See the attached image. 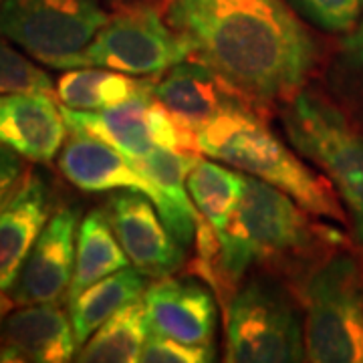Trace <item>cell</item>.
I'll return each instance as SVG.
<instances>
[{
  "label": "cell",
  "instance_id": "cell-1",
  "mask_svg": "<svg viewBox=\"0 0 363 363\" xmlns=\"http://www.w3.org/2000/svg\"><path fill=\"white\" fill-rule=\"evenodd\" d=\"M192 55L238 95L291 97L315 63L305 26L281 0H169Z\"/></svg>",
  "mask_w": 363,
  "mask_h": 363
},
{
  "label": "cell",
  "instance_id": "cell-2",
  "mask_svg": "<svg viewBox=\"0 0 363 363\" xmlns=\"http://www.w3.org/2000/svg\"><path fill=\"white\" fill-rule=\"evenodd\" d=\"M198 152L222 160L289 194L305 212L343 222L345 214L329 184L240 104L220 111L198 130Z\"/></svg>",
  "mask_w": 363,
  "mask_h": 363
},
{
  "label": "cell",
  "instance_id": "cell-3",
  "mask_svg": "<svg viewBox=\"0 0 363 363\" xmlns=\"http://www.w3.org/2000/svg\"><path fill=\"white\" fill-rule=\"evenodd\" d=\"M218 238L222 272L238 281L257 262L307 247L311 224L291 196L259 178H248Z\"/></svg>",
  "mask_w": 363,
  "mask_h": 363
},
{
  "label": "cell",
  "instance_id": "cell-4",
  "mask_svg": "<svg viewBox=\"0 0 363 363\" xmlns=\"http://www.w3.org/2000/svg\"><path fill=\"white\" fill-rule=\"evenodd\" d=\"M305 355L315 363L363 362V272L337 255L313 272L307 289Z\"/></svg>",
  "mask_w": 363,
  "mask_h": 363
},
{
  "label": "cell",
  "instance_id": "cell-5",
  "mask_svg": "<svg viewBox=\"0 0 363 363\" xmlns=\"http://www.w3.org/2000/svg\"><path fill=\"white\" fill-rule=\"evenodd\" d=\"M289 140L337 188L363 247V131L333 105L301 93L283 113Z\"/></svg>",
  "mask_w": 363,
  "mask_h": 363
},
{
  "label": "cell",
  "instance_id": "cell-6",
  "mask_svg": "<svg viewBox=\"0 0 363 363\" xmlns=\"http://www.w3.org/2000/svg\"><path fill=\"white\" fill-rule=\"evenodd\" d=\"M107 21L99 0H0V37L57 69H71Z\"/></svg>",
  "mask_w": 363,
  "mask_h": 363
},
{
  "label": "cell",
  "instance_id": "cell-7",
  "mask_svg": "<svg viewBox=\"0 0 363 363\" xmlns=\"http://www.w3.org/2000/svg\"><path fill=\"white\" fill-rule=\"evenodd\" d=\"M305 355V333L293 301L277 285L255 279L228 307L226 362L286 363Z\"/></svg>",
  "mask_w": 363,
  "mask_h": 363
},
{
  "label": "cell",
  "instance_id": "cell-8",
  "mask_svg": "<svg viewBox=\"0 0 363 363\" xmlns=\"http://www.w3.org/2000/svg\"><path fill=\"white\" fill-rule=\"evenodd\" d=\"M190 43L152 9L116 14L73 59L75 67H104L128 75H156L186 61Z\"/></svg>",
  "mask_w": 363,
  "mask_h": 363
},
{
  "label": "cell",
  "instance_id": "cell-9",
  "mask_svg": "<svg viewBox=\"0 0 363 363\" xmlns=\"http://www.w3.org/2000/svg\"><path fill=\"white\" fill-rule=\"evenodd\" d=\"M57 164L67 180L85 192H142L156 204L162 220L180 245H190L194 240L198 220L182 214L130 157L123 156L119 150L105 143L104 140L85 131H73L71 140L61 147Z\"/></svg>",
  "mask_w": 363,
  "mask_h": 363
},
{
  "label": "cell",
  "instance_id": "cell-10",
  "mask_svg": "<svg viewBox=\"0 0 363 363\" xmlns=\"http://www.w3.org/2000/svg\"><path fill=\"white\" fill-rule=\"evenodd\" d=\"M105 212L119 245L138 271L162 279L180 269L184 252L147 196L123 190L109 198Z\"/></svg>",
  "mask_w": 363,
  "mask_h": 363
},
{
  "label": "cell",
  "instance_id": "cell-11",
  "mask_svg": "<svg viewBox=\"0 0 363 363\" xmlns=\"http://www.w3.org/2000/svg\"><path fill=\"white\" fill-rule=\"evenodd\" d=\"M77 230L79 214L73 208H61L49 218L11 289L16 305L61 303L67 297L75 271Z\"/></svg>",
  "mask_w": 363,
  "mask_h": 363
},
{
  "label": "cell",
  "instance_id": "cell-12",
  "mask_svg": "<svg viewBox=\"0 0 363 363\" xmlns=\"http://www.w3.org/2000/svg\"><path fill=\"white\" fill-rule=\"evenodd\" d=\"M75 350L71 317L59 303L25 305L0 325V363H63Z\"/></svg>",
  "mask_w": 363,
  "mask_h": 363
},
{
  "label": "cell",
  "instance_id": "cell-13",
  "mask_svg": "<svg viewBox=\"0 0 363 363\" xmlns=\"http://www.w3.org/2000/svg\"><path fill=\"white\" fill-rule=\"evenodd\" d=\"M65 117L49 93H0V145L47 164L65 145Z\"/></svg>",
  "mask_w": 363,
  "mask_h": 363
},
{
  "label": "cell",
  "instance_id": "cell-14",
  "mask_svg": "<svg viewBox=\"0 0 363 363\" xmlns=\"http://www.w3.org/2000/svg\"><path fill=\"white\" fill-rule=\"evenodd\" d=\"M143 305L152 331L188 345L212 347L216 305L202 285L188 279L162 277L154 285H147Z\"/></svg>",
  "mask_w": 363,
  "mask_h": 363
},
{
  "label": "cell",
  "instance_id": "cell-15",
  "mask_svg": "<svg viewBox=\"0 0 363 363\" xmlns=\"http://www.w3.org/2000/svg\"><path fill=\"white\" fill-rule=\"evenodd\" d=\"M51 190L39 174H26L0 204V291H11L45 224Z\"/></svg>",
  "mask_w": 363,
  "mask_h": 363
},
{
  "label": "cell",
  "instance_id": "cell-16",
  "mask_svg": "<svg viewBox=\"0 0 363 363\" xmlns=\"http://www.w3.org/2000/svg\"><path fill=\"white\" fill-rule=\"evenodd\" d=\"M233 91L206 65L184 61L168 69L157 83H152V97L196 135L210 119L238 104L230 95Z\"/></svg>",
  "mask_w": 363,
  "mask_h": 363
},
{
  "label": "cell",
  "instance_id": "cell-17",
  "mask_svg": "<svg viewBox=\"0 0 363 363\" xmlns=\"http://www.w3.org/2000/svg\"><path fill=\"white\" fill-rule=\"evenodd\" d=\"M152 101L154 97L147 93L97 111H81L61 105V113L71 131L91 133L113 145L131 162H138L157 147L150 128Z\"/></svg>",
  "mask_w": 363,
  "mask_h": 363
},
{
  "label": "cell",
  "instance_id": "cell-18",
  "mask_svg": "<svg viewBox=\"0 0 363 363\" xmlns=\"http://www.w3.org/2000/svg\"><path fill=\"white\" fill-rule=\"evenodd\" d=\"M145 289V274L130 264L113 274H107L105 279L79 293L69 303V317L77 345H83L111 315L123 309L128 303L142 298Z\"/></svg>",
  "mask_w": 363,
  "mask_h": 363
},
{
  "label": "cell",
  "instance_id": "cell-19",
  "mask_svg": "<svg viewBox=\"0 0 363 363\" xmlns=\"http://www.w3.org/2000/svg\"><path fill=\"white\" fill-rule=\"evenodd\" d=\"M130 264V259L119 245L113 226L107 218V212L105 210L89 212L79 224L75 271L67 293V303H71L89 285Z\"/></svg>",
  "mask_w": 363,
  "mask_h": 363
},
{
  "label": "cell",
  "instance_id": "cell-20",
  "mask_svg": "<svg viewBox=\"0 0 363 363\" xmlns=\"http://www.w3.org/2000/svg\"><path fill=\"white\" fill-rule=\"evenodd\" d=\"M147 93H152V83L104 67H81L65 73L57 83V97L61 105L81 111L105 109Z\"/></svg>",
  "mask_w": 363,
  "mask_h": 363
},
{
  "label": "cell",
  "instance_id": "cell-21",
  "mask_svg": "<svg viewBox=\"0 0 363 363\" xmlns=\"http://www.w3.org/2000/svg\"><path fill=\"white\" fill-rule=\"evenodd\" d=\"M152 327L143 297L128 303L111 315L79 351L81 363H133L140 362L142 347Z\"/></svg>",
  "mask_w": 363,
  "mask_h": 363
},
{
  "label": "cell",
  "instance_id": "cell-22",
  "mask_svg": "<svg viewBox=\"0 0 363 363\" xmlns=\"http://www.w3.org/2000/svg\"><path fill=\"white\" fill-rule=\"evenodd\" d=\"M247 182L248 178L238 172L222 168L214 162L198 160L188 174V192L198 212L220 234L240 202Z\"/></svg>",
  "mask_w": 363,
  "mask_h": 363
},
{
  "label": "cell",
  "instance_id": "cell-23",
  "mask_svg": "<svg viewBox=\"0 0 363 363\" xmlns=\"http://www.w3.org/2000/svg\"><path fill=\"white\" fill-rule=\"evenodd\" d=\"M196 162H198V157L190 156L186 152L156 147L147 156L133 162V164L154 182L157 190L166 196L182 214H186L192 220H198L200 212L192 204V198L188 192V174L192 172Z\"/></svg>",
  "mask_w": 363,
  "mask_h": 363
},
{
  "label": "cell",
  "instance_id": "cell-24",
  "mask_svg": "<svg viewBox=\"0 0 363 363\" xmlns=\"http://www.w3.org/2000/svg\"><path fill=\"white\" fill-rule=\"evenodd\" d=\"M331 85L355 119L363 121V18L341 43L331 67Z\"/></svg>",
  "mask_w": 363,
  "mask_h": 363
},
{
  "label": "cell",
  "instance_id": "cell-25",
  "mask_svg": "<svg viewBox=\"0 0 363 363\" xmlns=\"http://www.w3.org/2000/svg\"><path fill=\"white\" fill-rule=\"evenodd\" d=\"M14 91H39L51 95L52 81L43 69L0 39V93Z\"/></svg>",
  "mask_w": 363,
  "mask_h": 363
},
{
  "label": "cell",
  "instance_id": "cell-26",
  "mask_svg": "<svg viewBox=\"0 0 363 363\" xmlns=\"http://www.w3.org/2000/svg\"><path fill=\"white\" fill-rule=\"evenodd\" d=\"M317 26L331 33L353 30L363 13V0H295Z\"/></svg>",
  "mask_w": 363,
  "mask_h": 363
},
{
  "label": "cell",
  "instance_id": "cell-27",
  "mask_svg": "<svg viewBox=\"0 0 363 363\" xmlns=\"http://www.w3.org/2000/svg\"><path fill=\"white\" fill-rule=\"evenodd\" d=\"M214 359V350L206 345H188L150 331L142 347V363H206Z\"/></svg>",
  "mask_w": 363,
  "mask_h": 363
},
{
  "label": "cell",
  "instance_id": "cell-28",
  "mask_svg": "<svg viewBox=\"0 0 363 363\" xmlns=\"http://www.w3.org/2000/svg\"><path fill=\"white\" fill-rule=\"evenodd\" d=\"M21 174H23L21 156L13 150L0 145V204L13 192L16 182L21 180Z\"/></svg>",
  "mask_w": 363,
  "mask_h": 363
},
{
  "label": "cell",
  "instance_id": "cell-29",
  "mask_svg": "<svg viewBox=\"0 0 363 363\" xmlns=\"http://www.w3.org/2000/svg\"><path fill=\"white\" fill-rule=\"evenodd\" d=\"M13 298L6 297V291H0V325L6 319V315L11 313V307H13Z\"/></svg>",
  "mask_w": 363,
  "mask_h": 363
}]
</instances>
